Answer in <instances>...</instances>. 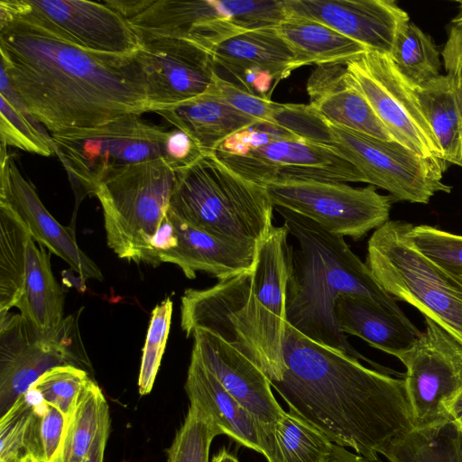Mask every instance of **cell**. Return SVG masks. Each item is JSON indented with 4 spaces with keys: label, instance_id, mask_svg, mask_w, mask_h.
<instances>
[{
    "label": "cell",
    "instance_id": "obj_44",
    "mask_svg": "<svg viewBox=\"0 0 462 462\" xmlns=\"http://www.w3.org/2000/svg\"><path fill=\"white\" fill-rule=\"evenodd\" d=\"M67 420L60 410L47 403L40 411L37 438L42 462H58Z\"/></svg>",
    "mask_w": 462,
    "mask_h": 462
},
{
    "label": "cell",
    "instance_id": "obj_10",
    "mask_svg": "<svg viewBox=\"0 0 462 462\" xmlns=\"http://www.w3.org/2000/svg\"><path fill=\"white\" fill-rule=\"evenodd\" d=\"M77 316L64 318L56 329L44 334L20 313L0 314L1 416L50 369L60 365L84 369L88 365Z\"/></svg>",
    "mask_w": 462,
    "mask_h": 462
},
{
    "label": "cell",
    "instance_id": "obj_17",
    "mask_svg": "<svg viewBox=\"0 0 462 462\" xmlns=\"http://www.w3.org/2000/svg\"><path fill=\"white\" fill-rule=\"evenodd\" d=\"M39 24L90 51L133 55L140 37L128 20L103 2L82 0H14Z\"/></svg>",
    "mask_w": 462,
    "mask_h": 462
},
{
    "label": "cell",
    "instance_id": "obj_51",
    "mask_svg": "<svg viewBox=\"0 0 462 462\" xmlns=\"http://www.w3.org/2000/svg\"><path fill=\"white\" fill-rule=\"evenodd\" d=\"M212 462H239L237 458L230 454L226 448H222L214 456Z\"/></svg>",
    "mask_w": 462,
    "mask_h": 462
},
{
    "label": "cell",
    "instance_id": "obj_7",
    "mask_svg": "<svg viewBox=\"0 0 462 462\" xmlns=\"http://www.w3.org/2000/svg\"><path fill=\"white\" fill-rule=\"evenodd\" d=\"M175 170L164 158L130 164L97 186L108 246L122 259L159 265L154 238L169 208Z\"/></svg>",
    "mask_w": 462,
    "mask_h": 462
},
{
    "label": "cell",
    "instance_id": "obj_27",
    "mask_svg": "<svg viewBox=\"0 0 462 462\" xmlns=\"http://www.w3.org/2000/svg\"><path fill=\"white\" fill-rule=\"evenodd\" d=\"M155 113L186 133L204 153L214 152L236 131L260 123L231 107L208 90Z\"/></svg>",
    "mask_w": 462,
    "mask_h": 462
},
{
    "label": "cell",
    "instance_id": "obj_29",
    "mask_svg": "<svg viewBox=\"0 0 462 462\" xmlns=\"http://www.w3.org/2000/svg\"><path fill=\"white\" fill-rule=\"evenodd\" d=\"M277 28L304 66L345 65L368 51L334 29L309 19L287 16Z\"/></svg>",
    "mask_w": 462,
    "mask_h": 462
},
{
    "label": "cell",
    "instance_id": "obj_28",
    "mask_svg": "<svg viewBox=\"0 0 462 462\" xmlns=\"http://www.w3.org/2000/svg\"><path fill=\"white\" fill-rule=\"evenodd\" d=\"M34 329L49 333L63 320L64 293L56 281L50 255L31 236L26 246L24 282L15 306Z\"/></svg>",
    "mask_w": 462,
    "mask_h": 462
},
{
    "label": "cell",
    "instance_id": "obj_18",
    "mask_svg": "<svg viewBox=\"0 0 462 462\" xmlns=\"http://www.w3.org/2000/svg\"><path fill=\"white\" fill-rule=\"evenodd\" d=\"M288 228L274 226L258 244L253 269L255 298V323L263 372L269 381L276 378L283 366L286 291L291 266Z\"/></svg>",
    "mask_w": 462,
    "mask_h": 462
},
{
    "label": "cell",
    "instance_id": "obj_47",
    "mask_svg": "<svg viewBox=\"0 0 462 462\" xmlns=\"http://www.w3.org/2000/svg\"><path fill=\"white\" fill-rule=\"evenodd\" d=\"M234 79L236 81L233 82L263 97H269L268 92L273 83L276 82L269 72L257 69L245 70Z\"/></svg>",
    "mask_w": 462,
    "mask_h": 462
},
{
    "label": "cell",
    "instance_id": "obj_25",
    "mask_svg": "<svg viewBox=\"0 0 462 462\" xmlns=\"http://www.w3.org/2000/svg\"><path fill=\"white\" fill-rule=\"evenodd\" d=\"M212 53L217 68L233 78L245 70L257 69L269 72L277 82L304 66L277 27L234 35L217 44Z\"/></svg>",
    "mask_w": 462,
    "mask_h": 462
},
{
    "label": "cell",
    "instance_id": "obj_8",
    "mask_svg": "<svg viewBox=\"0 0 462 462\" xmlns=\"http://www.w3.org/2000/svg\"><path fill=\"white\" fill-rule=\"evenodd\" d=\"M137 32L183 39L211 52L249 30L277 27L286 19L283 0H106Z\"/></svg>",
    "mask_w": 462,
    "mask_h": 462
},
{
    "label": "cell",
    "instance_id": "obj_5",
    "mask_svg": "<svg viewBox=\"0 0 462 462\" xmlns=\"http://www.w3.org/2000/svg\"><path fill=\"white\" fill-rule=\"evenodd\" d=\"M273 208L263 186L211 152L175 170L167 213L208 234L259 244L274 227Z\"/></svg>",
    "mask_w": 462,
    "mask_h": 462
},
{
    "label": "cell",
    "instance_id": "obj_42",
    "mask_svg": "<svg viewBox=\"0 0 462 462\" xmlns=\"http://www.w3.org/2000/svg\"><path fill=\"white\" fill-rule=\"evenodd\" d=\"M208 90L238 112L260 123L273 124V116L279 103L270 97L257 96L218 73Z\"/></svg>",
    "mask_w": 462,
    "mask_h": 462
},
{
    "label": "cell",
    "instance_id": "obj_21",
    "mask_svg": "<svg viewBox=\"0 0 462 462\" xmlns=\"http://www.w3.org/2000/svg\"><path fill=\"white\" fill-rule=\"evenodd\" d=\"M192 337L191 353L269 434L285 411L274 398L263 371L213 334L197 330Z\"/></svg>",
    "mask_w": 462,
    "mask_h": 462
},
{
    "label": "cell",
    "instance_id": "obj_24",
    "mask_svg": "<svg viewBox=\"0 0 462 462\" xmlns=\"http://www.w3.org/2000/svg\"><path fill=\"white\" fill-rule=\"evenodd\" d=\"M185 390L190 405L199 409L222 434L263 455V444L267 437L263 426L192 353Z\"/></svg>",
    "mask_w": 462,
    "mask_h": 462
},
{
    "label": "cell",
    "instance_id": "obj_35",
    "mask_svg": "<svg viewBox=\"0 0 462 462\" xmlns=\"http://www.w3.org/2000/svg\"><path fill=\"white\" fill-rule=\"evenodd\" d=\"M107 409L101 389L90 379L67 420L58 462H83Z\"/></svg>",
    "mask_w": 462,
    "mask_h": 462
},
{
    "label": "cell",
    "instance_id": "obj_3",
    "mask_svg": "<svg viewBox=\"0 0 462 462\" xmlns=\"http://www.w3.org/2000/svg\"><path fill=\"white\" fill-rule=\"evenodd\" d=\"M274 208L296 240V245H291L287 323L308 338L363 360L375 370L404 375L359 353L339 330L335 319L336 302L345 294L367 298L394 315L408 318L397 300L380 286L344 237L285 208Z\"/></svg>",
    "mask_w": 462,
    "mask_h": 462
},
{
    "label": "cell",
    "instance_id": "obj_12",
    "mask_svg": "<svg viewBox=\"0 0 462 462\" xmlns=\"http://www.w3.org/2000/svg\"><path fill=\"white\" fill-rule=\"evenodd\" d=\"M273 206L282 207L341 237L359 240L389 220L390 195L369 185L355 188L343 182L287 181L264 186Z\"/></svg>",
    "mask_w": 462,
    "mask_h": 462
},
{
    "label": "cell",
    "instance_id": "obj_46",
    "mask_svg": "<svg viewBox=\"0 0 462 462\" xmlns=\"http://www.w3.org/2000/svg\"><path fill=\"white\" fill-rule=\"evenodd\" d=\"M441 57L447 74L455 81L462 79V23H452Z\"/></svg>",
    "mask_w": 462,
    "mask_h": 462
},
{
    "label": "cell",
    "instance_id": "obj_6",
    "mask_svg": "<svg viewBox=\"0 0 462 462\" xmlns=\"http://www.w3.org/2000/svg\"><path fill=\"white\" fill-rule=\"evenodd\" d=\"M413 225L388 220L367 244L365 264L396 300L416 308L462 342V277L423 253L411 238Z\"/></svg>",
    "mask_w": 462,
    "mask_h": 462
},
{
    "label": "cell",
    "instance_id": "obj_37",
    "mask_svg": "<svg viewBox=\"0 0 462 462\" xmlns=\"http://www.w3.org/2000/svg\"><path fill=\"white\" fill-rule=\"evenodd\" d=\"M37 406L25 394L1 416L0 462H15L25 454H32L42 462L37 439L40 420Z\"/></svg>",
    "mask_w": 462,
    "mask_h": 462
},
{
    "label": "cell",
    "instance_id": "obj_30",
    "mask_svg": "<svg viewBox=\"0 0 462 462\" xmlns=\"http://www.w3.org/2000/svg\"><path fill=\"white\" fill-rule=\"evenodd\" d=\"M414 92L443 159L453 164L462 161V108L453 78L441 74L414 86Z\"/></svg>",
    "mask_w": 462,
    "mask_h": 462
},
{
    "label": "cell",
    "instance_id": "obj_55",
    "mask_svg": "<svg viewBox=\"0 0 462 462\" xmlns=\"http://www.w3.org/2000/svg\"><path fill=\"white\" fill-rule=\"evenodd\" d=\"M456 165H457V166H459V167H461V168H462V161L457 162L456 163Z\"/></svg>",
    "mask_w": 462,
    "mask_h": 462
},
{
    "label": "cell",
    "instance_id": "obj_43",
    "mask_svg": "<svg viewBox=\"0 0 462 462\" xmlns=\"http://www.w3.org/2000/svg\"><path fill=\"white\" fill-rule=\"evenodd\" d=\"M292 137L298 136L273 124L258 123L229 135L214 152L243 156L274 141Z\"/></svg>",
    "mask_w": 462,
    "mask_h": 462
},
{
    "label": "cell",
    "instance_id": "obj_40",
    "mask_svg": "<svg viewBox=\"0 0 462 462\" xmlns=\"http://www.w3.org/2000/svg\"><path fill=\"white\" fill-rule=\"evenodd\" d=\"M172 306V300L167 297L152 311L138 378L141 395L152 389L168 339Z\"/></svg>",
    "mask_w": 462,
    "mask_h": 462
},
{
    "label": "cell",
    "instance_id": "obj_49",
    "mask_svg": "<svg viewBox=\"0 0 462 462\" xmlns=\"http://www.w3.org/2000/svg\"><path fill=\"white\" fill-rule=\"evenodd\" d=\"M329 462H384L378 458L376 460H370L361 455L353 453L346 449L345 447H341L334 444L332 456Z\"/></svg>",
    "mask_w": 462,
    "mask_h": 462
},
{
    "label": "cell",
    "instance_id": "obj_11",
    "mask_svg": "<svg viewBox=\"0 0 462 462\" xmlns=\"http://www.w3.org/2000/svg\"><path fill=\"white\" fill-rule=\"evenodd\" d=\"M404 365L403 381L413 428L449 420L462 392V342L425 318V330L394 356Z\"/></svg>",
    "mask_w": 462,
    "mask_h": 462
},
{
    "label": "cell",
    "instance_id": "obj_32",
    "mask_svg": "<svg viewBox=\"0 0 462 462\" xmlns=\"http://www.w3.org/2000/svg\"><path fill=\"white\" fill-rule=\"evenodd\" d=\"M334 443L290 411L268 435L263 456L268 462H329Z\"/></svg>",
    "mask_w": 462,
    "mask_h": 462
},
{
    "label": "cell",
    "instance_id": "obj_53",
    "mask_svg": "<svg viewBox=\"0 0 462 462\" xmlns=\"http://www.w3.org/2000/svg\"><path fill=\"white\" fill-rule=\"evenodd\" d=\"M458 4L459 12L455 18L452 19V23H462V0L457 2Z\"/></svg>",
    "mask_w": 462,
    "mask_h": 462
},
{
    "label": "cell",
    "instance_id": "obj_22",
    "mask_svg": "<svg viewBox=\"0 0 462 462\" xmlns=\"http://www.w3.org/2000/svg\"><path fill=\"white\" fill-rule=\"evenodd\" d=\"M166 218L172 236L158 252L159 260L179 266L188 279L204 272L221 281L254 269L258 244L208 234L169 213Z\"/></svg>",
    "mask_w": 462,
    "mask_h": 462
},
{
    "label": "cell",
    "instance_id": "obj_2",
    "mask_svg": "<svg viewBox=\"0 0 462 462\" xmlns=\"http://www.w3.org/2000/svg\"><path fill=\"white\" fill-rule=\"evenodd\" d=\"M283 366L270 380L289 411L336 445L376 460L411 430L403 379L362 365L286 324Z\"/></svg>",
    "mask_w": 462,
    "mask_h": 462
},
{
    "label": "cell",
    "instance_id": "obj_23",
    "mask_svg": "<svg viewBox=\"0 0 462 462\" xmlns=\"http://www.w3.org/2000/svg\"><path fill=\"white\" fill-rule=\"evenodd\" d=\"M310 106L327 121L383 140L393 137L351 79L346 64L317 66L307 82Z\"/></svg>",
    "mask_w": 462,
    "mask_h": 462
},
{
    "label": "cell",
    "instance_id": "obj_9",
    "mask_svg": "<svg viewBox=\"0 0 462 462\" xmlns=\"http://www.w3.org/2000/svg\"><path fill=\"white\" fill-rule=\"evenodd\" d=\"M168 131L123 116L101 126L51 134L76 198L94 195L99 183L125 166L166 157Z\"/></svg>",
    "mask_w": 462,
    "mask_h": 462
},
{
    "label": "cell",
    "instance_id": "obj_38",
    "mask_svg": "<svg viewBox=\"0 0 462 462\" xmlns=\"http://www.w3.org/2000/svg\"><path fill=\"white\" fill-rule=\"evenodd\" d=\"M222 431L199 409L189 405L188 414L167 450V462H208L215 437Z\"/></svg>",
    "mask_w": 462,
    "mask_h": 462
},
{
    "label": "cell",
    "instance_id": "obj_15",
    "mask_svg": "<svg viewBox=\"0 0 462 462\" xmlns=\"http://www.w3.org/2000/svg\"><path fill=\"white\" fill-rule=\"evenodd\" d=\"M213 153L241 177L263 187L305 180L365 182L362 173L337 152L299 137L274 141L243 156Z\"/></svg>",
    "mask_w": 462,
    "mask_h": 462
},
{
    "label": "cell",
    "instance_id": "obj_13",
    "mask_svg": "<svg viewBox=\"0 0 462 462\" xmlns=\"http://www.w3.org/2000/svg\"><path fill=\"white\" fill-rule=\"evenodd\" d=\"M346 68L394 142L420 156L443 159L414 85L400 72L389 54L366 51L346 63Z\"/></svg>",
    "mask_w": 462,
    "mask_h": 462
},
{
    "label": "cell",
    "instance_id": "obj_36",
    "mask_svg": "<svg viewBox=\"0 0 462 462\" xmlns=\"http://www.w3.org/2000/svg\"><path fill=\"white\" fill-rule=\"evenodd\" d=\"M390 56L400 72L414 86L441 75V52L431 36L411 21L398 32Z\"/></svg>",
    "mask_w": 462,
    "mask_h": 462
},
{
    "label": "cell",
    "instance_id": "obj_41",
    "mask_svg": "<svg viewBox=\"0 0 462 462\" xmlns=\"http://www.w3.org/2000/svg\"><path fill=\"white\" fill-rule=\"evenodd\" d=\"M410 235L421 253L462 277V235L430 225L413 226Z\"/></svg>",
    "mask_w": 462,
    "mask_h": 462
},
{
    "label": "cell",
    "instance_id": "obj_45",
    "mask_svg": "<svg viewBox=\"0 0 462 462\" xmlns=\"http://www.w3.org/2000/svg\"><path fill=\"white\" fill-rule=\"evenodd\" d=\"M165 151V160L174 170L192 163L204 153L186 133L177 128L168 132Z\"/></svg>",
    "mask_w": 462,
    "mask_h": 462
},
{
    "label": "cell",
    "instance_id": "obj_54",
    "mask_svg": "<svg viewBox=\"0 0 462 462\" xmlns=\"http://www.w3.org/2000/svg\"><path fill=\"white\" fill-rule=\"evenodd\" d=\"M455 83H456V88H457V91L459 103H460L461 108H462V79H458L457 81H455Z\"/></svg>",
    "mask_w": 462,
    "mask_h": 462
},
{
    "label": "cell",
    "instance_id": "obj_16",
    "mask_svg": "<svg viewBox=\"0 0 462 462\" xmlns=\"http://www.w3.org/2000/svg\"><path fill=\"white\" fill-rule=\"evenodd\" d=\"M137 59L152 112L208 91L217 75L213 53L192 42L139 33Z\"/></svg>",
    "mask_w": 462,
    "mask_h": 462
},
{
    "label": "cell",
    "instance_id": "obj_1",
    "mask_svg": "<svg viewBox=\"0 0 462 462\" xmlns=\"http://www.w3.org/2000/svg\"><path fill=\"white\" fill-rule=\"evenodd\" d=\"M0 53L18 100L51 134L152 112L136 52L82 49L36 23L14 0L0 1Z\"/></svg>",
    "mask_w": 462,
    "mask_h": 462
},
{
    "label": "cell",
    "instance_id": "obj_4",
    "mask_svg": "<svg viewBox=\"0 0 462 462\" xmlns=\"http://www.w3.org/2000/svg\"><path fill=\"white\" fill-rule=\"evenodd\" d=\"M273 124L293 135L328 147L354 165L365 182L390 193L394 201L427 204L443 181V159L423 157L394 141L380 140L332 124L309 104H280Z\"/></svg>",
    "mask_w": 462,
    "mask_h": 462
},
{
    "label": "cell",
    "instance_id": "obj_39",
    "mask_svg": "<svg viewBox=\"0 0 462 462\" xmlns=\"http://www.w3.org/2000/svg\"><path fill=\"white\" fill-rule=\"evenodd\" d=\"M90 378L86 370L74 365H60L44 373L31 387L49 405L60 410L67 419Z\"/></svg>",
    "mask_w": 462,
    "mask_h": 462
},
{
    "label": "cell",
    "instance_id": "obj_14",
    "mask_svg": "<svg viewBox=\"0 0 462 462\" xmlns=\"http://www.w3.org/2000/svg\"><path fill=\"white\" fill-rule=\"evenodd\" d=\"M180 326L187 337L197 330L213 334L263 371L255 323L253 270L218 281L207 289H187L181 296Z\"/></svg>",
    "mask_w": 462,
    "mask_h": 462
},
{
    "label": "cell",
    "instance_id": "obj_20",
    "mask_svg": "<svg viewBox=\"0 0 462 462\" xmlns=\"http://www.w3.org/2000/svg\"><path fill=\"white\" fill-rule=\"evenodd\" d=\"M6 146L0 152V206L10 209L35 242L64 260L82 281L103 280L99 267L77 244L74 232L46 209L34 186L24 178Z\"/></svg>",
    "mask_w": 462,
    "mask_h": 462
},
{
    "label": "cell",
    "instance_id": "obj_50",
    "mask_svg": "<svg viewBox=\"0 0 462 462\" xmlns=\"http://www.w3.org/2000/svg\"><path fill=\"white\" fill-rule=\"evenodd\" d=\"M449 418L462 430V392L452 403L449 411Z\"/></svg>",
    "mask_w": 462,
    "mask_h": 462
},
{
    "label": "cell",
    "instance_id": "obj_52",
    "mask_svg": "<svg viewBox=\"0 0 462 462\" xmlns=\"http://www.w3.org/2000/svg\"><path fill=\"white\" fill-rule=\"evenodd\" d=\"M15 462H40L37 457L32 456V454H25Z\"/></svg>",
    "mask_w": 462,
    "mask_h": 462
},
{
    "label": "cell",
    "instance_id": "obj_26",
    "mask_svg": "<svg viewBox=\"0 0 462 462\" xmlns=\"http://www.w3.org/2000/svg\"><path fill=\"white\" fill-rule=\"evenodd\" d=\"M335 319L342 333L358 337L393 356L421 333L408 318L394 315L359 295L340 296L335 305Z\"/></svg>",
    "mask_w": 462,
    "mask_h": 462
},
{
    "label": "cell",
    "instance_id": "obj_48",
    "mask_svg": "<svg viewBox=\"0 0 462 462\" xmlns=\"http://www.w3.org/2000/svg\"><path fill=\"white\" fill-rule=\"evenodd\" d=\"M108 434L109 412L107 409L103 414L97 434L83 459V462H103Z\"/></svg>",
    "mask_w": 462,
    "mask_h": 462
},
{
    "label": "cell",
    "instance_id": "obj_34",
    "mask_svg": "<svg viewBox=\"0 0 462 462\" xmlns=\"http://www.w3.org/2000/svg\"><path fill=\"white\" fill-rule=\"evenodd\" d=\"M0 88L1 144L45 157L56 154L51 135L32 123L35 120L18 100L3 68Z\"/></svg>",
    "mask_w": 462,
    "mask_h": 462
},
{
    "label": "cell",
    "instance_id": "obj_31",
    "mask_svg": "<svg viewBox=\"0 0 462 462\" xmlns=\"http://www.w3.org/2000/svg\"><path fill=\"white\" fill-rule=\"evenodd\" d=\"M382 455L388 462H462V430L450 419L412 428Z\"/></svg>",
    "mask_w": 462,
    "mask_h": 462
},
{
    "label": "cell",
    "instance_id": "obj_33",
    "mask_svg": "<svg viewBox=\"0 0 462 462\" xmlns=\"http://www.w3.org/2000/svg\"><path fill=\"white\" fill-rule=\"evenodd\" d=\"M31 236L24 224L0 206V314L9 312L21 298Z\"/></svg>",
    "mask_w": 462,
    "mask_h": 462
},
{
    "label": "cell",
    "instance_id": "obj_19",
    "mask_svg": "<svg viewBox=\"0 0 462 462\" xmlns=\"http://www.w3.org/2000/svg\"><path fill=\"white\" fill-rule=\"evenodd\" d=\"M287 16L325 24L368 51L391 55L409 14L393 0H283Z\"/></svg>",
    "mask_w": 462,
    "mask_h": 462
}]
</instances>
